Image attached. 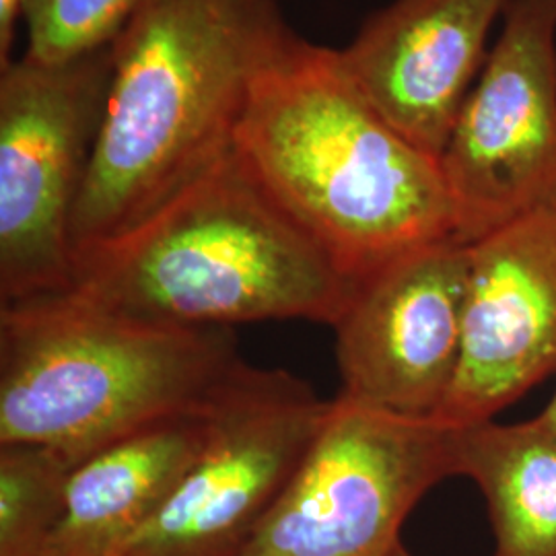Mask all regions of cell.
Returning a JSON list of instances; mask_svg holds the SVG:
<instances>
[{"label": "cell", "mask_w": 556, "mask_h": 556, "mask_svg": "<svg viewBox=\"0 0 556 556\" xmlns=\"http://www.w3.org/2000/svg\"><path fill=\"white\" fill-rule=\"evenodd\" d=\"M293 34L277 0H157L119 31L75 254L130 233L233 151L254 83Z\"/></svg>", "instance_id": "cell-1"}, {"label": "cell", "mask_w": 556, "mask_h": 556, "mask_svg": "<svg viewBox=\"0 0 556 556\" xmlns=\"http://www.w3.org/2000/svg\"><path fill=\"white\" fill-rule=\"evenodd\" d=\"M233 149L351 287L456 239L439 160L379 114L338 48L293 34L254 83Z\"/></svg>", "instance_id": "cell-2"}, {"label": "cell", "mask_w": 556, "mask_h": 556, "mask_svg": "<svg viewBox=\"0 0 556 556\" xmlns=\"http://www.w3.org/2000/svg\"><path fill=\"white\" fill-rule=\"evenodd\" d=\"M71 293L181 328L266 319L332 326L351 285L233 149L130 233L75 254Z\"/></svg>", "instance_id": "cell-3"}, {"label": "cell", "mask_w": 556, "mask_h": 556, "mask_svg": "<svg viewBox=\"0 0 556 556\" xmlns=\"http://www.w3.org/2000/svg\"><path fill=\"white\" fill-rule=\"evenodd\" d=\"M245 363L231 328L128 318L71 291L0 303V443L50 445L80 466L206 408Z\"/></svg>", "instance_id": "cell-4"}, {"label": "cell", "mask_w": 556, "mask_h": 556, "mask_svg": "<svg viewBox=\"0 0 556 556\" xmlns=\"http://www.w3.org/2000/svg\"><path fill=\"white\" fill-rule=\"evenodd\" d=\"M450 477L456 427L337 396L241 556H390L418 503Z\"/></svg>", "instance_id": "cell-5"}, {"label": "cell", "mask_w": 556, "mask_h": 556, "mask_svg": "<svg viewBox=\"0 0 556 556\" xmlns=\"http://www.w3.org/2000/svg\"><path fill=\"white\" fill-rule=\"evenodd\" d=\"M110 77L112 43L0 71V303L73 287V215Z\"/></svg>", "instance_id": "cell-6"}, {"label": "cell", "mask_w": 556, "mask_h": 556, "mask_svg": "<svg viewBox=\"0 0 556 556\" xmlns=\"http://www.w3.org/2000/svg\"><path fill=\"white\" fill-rule=\"evenodd\" d=\"M439 165L459 243L556 213V0H511Z\"/></svg>", "instance_id": "cell-7"}, {"label": "cell", "mask_w": 556, "mask_h": 556, "mask_svg": "<svg viewBox=\"0 0 556 556\" xmlns=\"http://www.w3.org/2000/svg\"><path fill=\"white\" fill-rule=\"evenodd\" d=\"M328 406L305 379L245 363L211 406L194 466L116 556L243 555Z\"/></svg>", "instance_id": "cell-8"}, {"label": "cell", "mask_w": 556, "mask_h": 556, "mask_svg": "<svg viewBox=\"0 0 556 556\" xmlns=\"http://www.w3.org/2000/svg\"><path fill=\"white\" fill-rule=\"evenodd\" d=\"M468 245L445 239L351 287L334 319L338 396L397 417L438 418L462 357Z\"/></svg>", "instance_id": "cell-9"}, {"label": "cell", "mask_w": 556, "mask_h": 556, "mask_svg": "<svg viewBox=\"0 0 556 556\" xmlns=\"http://www.w3.org/2000/svg\"><path fill=\"white\" fill-rule=\"evenodd\" d=\"M462 357L438 420L497 418L556 374V213L468 245Z\"/></svg>", "instance_id": "cell-10"}, {"label": "cell", "mask_w": 556, "mask_h": 556, "mask_svg": "<svg viewBox=\"0 0 556 556\" xmlns=\"http://www.w3.org/2000/svg\"><path fill=\"white\" fill-rule=\"evenodd\" d=\"M511 0H390L338 56L361 93L439 160Z\"/></svg>", "instance_id": "cell-11"}, {"label": "cell", "mask_w": 556, "mask_h": 556, "mask_svg": "<svg viewBox=\"0 0 556 556\" xmlns=\"http://www.w3.org/2000/svg\"><path fill=\"white\" fill-rule=\"evenodd\" d=\"M213 402L142 427L85 459L71 478L64 514L40 556L118 555L199 459Z\"/></svg>", "instance_id": "cell-12"}, {"label": "cell", "mask_w": 556, "mask_h": 556, "mask_svg": "<svg viewBox=\"0 0 556 556\" xmlns=\"http://www.w3.org/2000/svg\"><path fill=\"white\" fill-rule=\"evenodd\" d=\"M456 466L486 505L493 556H556V427L542 415L456 427Z\"/></svg>", "instance_id": "cell-13"}, {"label": "cell", "mask_w": 556, "mask_h": 556, "mask_svg": "<svg viewBox=\"0 0 556 556\" xmlns=\"http://www.w3.org/2000/svg\"><path fill=\"white\" fill-rule=\"evenodd\" d=\"M79 464L40 443H0V556H40Z\"/></svg>", "instance_id": "cell-14"}, {"label": "cell", "mask_w": 556, "mask_h": 556, "mask_svg": "<svg viewBox=\"0 0 556 556\" xmlns=\"http://www.w3.org/2000/svg\"><path fill=\"white\" fill-rule=\"evenodd\" d=\"M157 0H31L25 31L27 59L62 62L96 52Z\"/></svg>", "instance_id": "cell-15"}, {"label": "cell", "mask_w": 556, "mask_h": 556, "mask_svg": "<svg viewBox=\"0 0 556 556\" xmlns=\"http://www.w3.org/2000/svg\"><path fill=\"white\" fill-rule=\"evenodd\" d=\"M31 0H0V71L13 62V48L20 23L27 20Z\"/></svg>", "instance_id": "cell-16"}, {"label": "cell", "mask_w": 556, "mask_h": 556, "mask_svg": "<svg viewBox=\"0 0 556 556\" xmlns=\"http://www.w3.org/2000/svg\"><path fill=\"white\" fill-rule=\"evenodd\" d=\"M542 417L546 418L553 427H556V392L555 396H553V400L546 404V408L540 413Z\"/></svg>", "instance_id": "cell-17"}, {"label": "cell", "mask_w": 556, "mask_h": 556, "mask_svg": "<svg viewBox=\"0 0 556 556\" xmlns=\"http://www.w3.org/2000/svg\"><path fill=\"white\" fill-rule=\"evenodd\" d=\"M390 556H415V555H410V553H408V551H406V546H404V544H402V546H400V548H397V551H394V553H392V555Z\"/></svg>", "instance_id": "cell-18"}]
</instances>
